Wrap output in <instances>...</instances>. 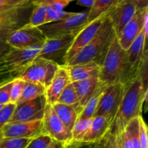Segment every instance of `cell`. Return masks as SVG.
<instances>
[{
  "label": "cell",
  "mask_w": 148,
  "mask_h": 148,
  "mask_svg": "<svg viewBox=\"0 0 148 148\" xmlns=\"http://www.w3.org/2000/svg\"><path fill=\"white\" fill-rule=\"evenodd\" d=\"M98 82V78H92L72 82L77 97L78 103L82 108H84L89 98L93 93Z\"/></svg>",
  "instance_id": "7402d4cb"
},
{
  "label": "cell",
  "mask_w": 148,
  "mask_h": 148,
  "mask_svg": "<svg viewBox=\"0 0 148 148\" xmlns=\"http://www.w3.org/2000/svg\"><path fill=\"white\" fill-rule=\"evenodd\" d=\"M125 86L121 84L108 85L100 99L93 117L103 116L110 123L114 121L124 94Z\"/></svg>",
  "instance_id": "ba28073f"
},
{
  "label": "cell",
  "mask_w": 148,
  "mask_h": 148,
  "mask_svg": "<svg viewBox=\"0 0 148 148\" xmlns=\"http://www.w3.org/2000/svg\"><path fill=\"white\" fill-rule=\"evenodd\" d=\"M115 1L116 0H95L92 6L88 12L87 24L106 13Z\"/></svg>",
  "instance_id": "d4e9b609"
},
{
  "label": "cell",
  "mask_w": 148,
  "mask_h": 148,
  "mask_svg": "<svg viewBox=\"0 0 148 148\" xmlns=\"http://www.w3.org/2000/svg\"><path fill=\"white\" fill-rule=\"evenodd\" d=\"M42 45L39 44L24 49L12 48L5 56L6 64L10 67L18 71H23L38 57Z\"/></svg>",
  "instance_id": "2e32d148"
},
{
  "label": "cell",
  "mask_w": 148,
  "mask_h": 148,
  "mask_svg": "<svg viewBox=\"0 0 148 148\" xmlns=\"http://www.w3.org/2000/svg\"><path fill=\"white\" fill-rule=\"evenodd\" d=\"M3 106H4V105H0V109H1Z\"/></svg>",
  "instance_id": "c3c4849f"
},
{
  "label": "cell",
  "mask_w": 148,
  "mask_h": 148,
  "mask_svg": "<svg viewBox=\"0 0 148 148\" xmlns=\"http://www.w3.org/2000/svg\"><path fill=\"white\" fill-rule=\"evenodd\" d=\"M17 0H0V7L14 4V3L17 2Z\"/></svg>",
  "instance_id": "f6af8a7d"
},
{
  "label": "cell",
  "mask_w": 148,
  "mask_h": 148,
  "mask_svg": "<svg viewBox=\"0 0 148 148\" xmlns=\"http://www.w3.org/2000/svg\"><path fill=\"white\" fill-rule=\"evenodd\" d=\"M32 3L33 8L27 25L31 27H38L44 25L47 4L46 0H35Z\"/></svg>",
  "instance_id": "cb8c5ba5"
},
{
  "label": "cell",
  "mask_w": 148,
  "mask_h": 148,
  "mask_svg": "<svg viewBox=\"0 0 148 148\" xmlns=\"http://www.w3.org/2000/svg\"><path fill=\"white\" fill-rule=\"evenodd\" d=\"M30 140V139L3 137L0 141V148H25Z\"/></svg>",
  "instance_id": "f1b7e54d"
},
{
  "label": "cell",
  "mask_w": 148,
  "mask_h": 148,
  "mask_svg": "<svg viewBox=\"0 0 148 148\" xmlns=\"http://www.w3.org/2000/svg\"><path fill=\"white\" fill-rule=\"evenodd\" d=\"M3 138V134H2V132H1V130H0V141H1V139Z\"/></svg>",
  "instance_id": "7dc6e473"
},
{
  "label": "cell",
  "mask_w": 148,
  "mask_h": 148,
  "mask_svg": "<svg viewBox=\"0 0 148 148\" xmlns=\"http://www.w3.org/2000/svg\"><path fill=\"white\" fill-rule=\"evenodd\" d=\"M147 90L144 89L138 75L125 86L124 94L117 114L111 123L108 133L113 135H121L129 123L140 117Z\"/></svg>",
  "instance_id": "7a4b0ae2"
},
{
  "label": "cell",
  "mask_w": 148,
  "mask_h": 148,
  "mask_svg": "<svg viewBox=\"0 0 148 148\" xmlns=\"http://www.w3.org/2000/svg\"><path fill=\"white\" fill-rule=\"evenodd\" d=\"M48 4L51 6L56 12H60L67 7L72 0H47Z\"/></svg>",
  "instance_id": "f35d334b"
},
{
  "label": "cell",
  "mask_w": 148,
  "mask_h": 148,
  "mask_svg": "<svg viewBox=\"0 0 148 148\" xmlns=\"http://www.w3.org/2000/svg\"><path fill=\"white\" fill-rule=\"evenodd\" d=\"M94 144L82 142H72L66 145L64 148H92Z\"/></svg>",
  "instance_id": "60d3db41"
},
{
  "label": "cell",
  "mask_w": 148,
  "mask_h": 148,
  "mask_svg": "<svg viewBox=\"0 0 148 148\" xmlns=\"http://www.w3.org/2000/svg\"><path fill=\"white\" fill-rule=\"evenodd\" d=\"M92 148H105V145H104V139H102L101 141L98 142V143H94Z\"/></svg>",
  "instance_id": "bcb514c9"
},
{
  "label": "cell",
  "mask_w": 148,
  "mask_h": 148,
  "mask_svg": "<svg viewBox=\"0 0 148 148\" xmlns=\"http://www.w3.org/2000/svg\"><path fill=\"white\" fill-rule=\"evenodd\" d=\"M3 137L33 139L44 134L43 121L28 122H9L2 129Z\"/></svg>",
  "instance_id": "9a60e30c"
},
{
  "label": "cell",
  "mask_w": 148,
  "mask_h": 148,
  "mask_svg": "<svg viewBox=\"0 0 148 148\" xmlns=\"http://www.w3.org/2000/svg\"><path fill=\"white\" fill-rule=\"evenodd\" d=\"M147 51H145L143 56V60L139 67L137 75L140 77L143 86L145 90H147V80H148V72H147Z\"/></svg>",
  "instance_id": "d6a6232c"
},
{
  "label": "cell",
  "mask_w": 148,
  "mask_h": 148,
  "mask_svg": "<svg viewBox=\"0 0 148 148\" xmlns=\"http://www.w3.org/2000/svg\"><path fill=\"white\" fill-rule=\"evenodd\" d=\"M116 37V35L108 18V15L91 41L64 66L94 62L101 66Z\"/></svg>",
  "instance_id": "277c9868"
},
{
  "label": "cell",
  "mask_w": 148,
  "mask_h": 148,
  "mask_svg": "<svg viewBox=\"0 0 148 148\" xmlns=\"http://www.w3.org/2000/svg\"><path fill=\"white\" fill-rule=\"evenodd\" d=\"M46 89L43 87L37 84L25 82L21 96L19 98L16 105H20L23 103L35 99L40 95H44Z\"/></svg>",
  "instance_id": "484cf974"
},
{
  "label": "cell",
  "mask_w": 148,
  "mask_h": 148,
  "mask_svg": "<svg viewBox=\"0 0 148 148\" xmlns=\"http://www.w3.org/2000/svg\"><path fill=\"white\" fill-rule=\"evenodd\" d=\"M47 101L45 94L35 99L16 105L10 122H28L43 120Z\"/></svg>",
  "instance_id": "30bf717a"
},
{
  "label": "cell",
  "mask_w": 148,
  "mask_h": 148,
  "mask_svg": "<svg viewBox=\"0 0 148 148\" xmlns=\"http://www.w3.org/2000/svg\"><path fill=\"white\" fill-rule=\"evenodd\" d=\"M57 13L59 17V20H65V19L69 18V17H70L71 16H72L75 14V12H66L64 10L58 12Z\"/></svg>",
  "instance_id": "7bdbcfd3"
},
{
  "label": "cell",
  "mask_w": 148,
  "mask_h": 148,
  "mask_svg": "<svg viewBox=\"0 0 148 148\" xmlns=\"http://www.w3.org/2000/svg\"><path fill=\"white\" fill-rule=\"evenodd\" d=\"M108 86V85H107L106 84L103 83L99 80V82L97 85L93 93L89 98L84 108H82V112L78 116L77 119L93 118L94 113H95V109L98 106L100 99H101V96L103 95L104 91L106 90Z\"/></svg>",
  "instance_id": "603a6c76"
},
{
  "label": "cell",
  "mask_w": 148,
  "mask_h": 148,
  "mask_svg": "<svg viewBox=\"0 0 148 148\" xmlns=\"http://www.w3.org/2000/svg\"><path fill=\"white\" fill-rule=\"evenodd\" d=\"M148 7L146 0H116L108 10V18L118 36L140 8Z\"/></svg>",
  "instance_id": "8992f818"
},
{
  "label": "cell",
  "mask_w": 148,
  "mask_h": 148,
  "mask_svg": "<svg viewBox=\"0 0 148 148\" xmlns=\"http://www.w3.org/2000/svg\"><path fill=\"white\" fill-rule=\"evenodd\" d=\"M108 10L106 13L97 18L94 21L85 25L79 30V33L76 35V36L74 38L73 42H72L70 48H69L66 56H65L64 65L66 64L72 58L75 57L91 41V40L93 38L94 36L98 32V29L101 27L103 20L108 15Z\"/></svg>",
  "instance_id": "7c38bea8"
},
{
  "label": "cell",
  "mask_w": 148,
  "mask_h": 148,
  "mask_svg": "<svg viewBox=\"0 0 148 148\" xmlns=\"http://www.w3.org/2000/svg\"><path fill=\"white\" fill-rule=\"evenodd\" d=\"M44 134L53 140L63 143L65 145L73 142L72 134L61 121L51 105L47 104L43 118Z\"/></svg>",
  "instance_id": "8fae6325"
},
{
  "label": "cell",
  "mask_w": 148,
  "mask_h": 148,
  "mask_svg": "<svg viewBox=\"0 0 148 148\" xmlns=\"http://www.w3.org/2000/svg\"><path fill=\"white\" fill-rule=\"evenodd\" d=\"M139 119V139L141 148H148L147 143V127L143 116H140Z\"/></svg>",
  "instance_id": "e575fe53"
},
{
  "label": "cell",
  "mask_w": 148,
  "mask_h": 148,
  "mask_svg": "<svg viewBox=\"0 0 148 148\" xmlns=\"http://www.w3.org/2000/svg\"><path fill=\"white\" fill-rule=\"evenodd\" d=\"M46 39V37L38 27L26 24L13 32L7 39V43L14 49H24L43 44Z\"/></svg>",
  "instance_id": "4fadbf2b"
},
{
  "label": "cell",
  "mask_w": 148,
  "mask_h": 148,
  "mask_svg": "<svg viewBox=\"0 0 148 148\" xmlns=\"http://www.w3.org/2000/svg\"><path fill=\"white\" fill-rule=\"evenodd\" d=\"M53 140L47 134H41L30 140L25 148H47Z\"/></svg>",
  "instance_id": "836d02e7"
},
{
  "label": "cell",
  "mask_w": 148,
  "mask_h": 148,
  "mask_svg": "<svg viewBox=\"0 0 148 148\" xmlns=\"http://www.w3.org/2000/svg\"><path fill=\"white\" fill-rule=\"evenodd\" d=\"M121 137L123 148H133L131 137H130V133L127 130H125L121 133Z\"/></svg>",
  "instance_id": "ab89813d"
},
{
  "label": "cell",
  "mask_w": 148,
  "mask_h": 148,
  "mask_svg": "<svg viewBox=\"0 0 148 148\" xmlns=\"http://www.w3.org/2000/svg\"><path fill=\"white\" fill-rule=\"evenodd\" d=\"M33 0H17V2L0 7V86L17 79L23 72L6 64L5 56L11 50L7 43L9 36L29 21Z\"/></svg>",
  "instance_id": "6da1fadb"
},
{
  "label": "cell",
  "mask_w": 148,
  "mask_h": 148,
  "mask_svg": "<svg viewBox=\"0 0 148 148\" xmlns=\"http://www.w3.org/2000/svg\"><path fill=\"white\" fill-rule=\"evenodd\" d=\"M56 103L67 106H76L79 104L72 82H70L65 87Z\"/></svg>",
  "instance_id": "83f0119b"
},
{
  "label": "cell",
  "mask_w": 148,
  "mask_h": 148,
  "mask_svg": "<svg viewBox=\"0 0 148 148\" xmlns=\"http://www.w3.org/2000/svg\"><path fill=\"white\" fill-rule=\"evenodd\" d=\"M137 75L129 62L127 51L120 46L116 37L101 67L99 80L107 85L126 86Z\"/></svg>",
  "instance_id": "3957f363"
},
{
  "label": "cell",
  "mask_w": 148,
  "mask_h": 148,
  "mask_svg": "<svg viewBox=\"0 0 148 148\" xmlns=\"http://www.w3.org/2000/svg\"><path fill=\"white\" fill-rule=\"evenodd\" d=\"M59 66L60 65L51 61L36 57L18 78L25 82L37 84L46 89L51 83Z\"/></svg>",
  "instance_id": "5b68a950"
},
{
  "label": "cell",
  "mask_w": 148,
  "mask_h": 148,
  "mask_svg": "<svg viewBox=\"0 0 148 148\" xmlns=\"http://www.w3.org/2000/svg\"><path fill=\"white\" fill-rule=\"evenodd\" d=\"M51 106L59 119L72 134L74 126L77 120L78 116L82 112V108L79 104L76 106H67L55 103Z\"/></svg>",
  "instance_id": "ffe728a7"
},
{
  "label": "cell",
  "mask_w": 148,
  "mask_h": 148,
  "mask_svg": "<svg viewBox=\"0 0 148 148\" xmlns=\"http://www.w3.org/2000/svg\"><path fill=\"white\" fill-rule=\"evenodd\" d=\"M110 123L103 116H95L92 118L90 127L82 138V143L94 144L101 141L108 132Z\"/></svg>",
  "instance_id": "44dd1931"
},
{
  "label": "cell",
  "mask_w": 148,
  "mask_h": 148,
  "mask_svg": "<svg viewBox=\"0 0 148 148\" xmlns=\"http://www.w3.org/2000/svg\"><path fill=\"white\" fill-rule=\"evenodd\" d=\"M148 19V7L140 8L131 20L126 25L121 33L116 36L119 44L127 51L132 42L142 32Z\"/></svg>",
  "instance_id": "5bb4252c"
},
{
  "label": "cell",
  "mask_w": 148,
  "mask_h": 148,
  "mask_svg": "<svg viewBox=\"0 0 148 148\" xmlns=\"http://www.w3.org/2000/svg\"><path fill=\"white\" fill-rule=\"evenodd\" d=\"M65 145L63 143H59V142H56L55 140H53L52 143L49 145V146L47 148H64Z\"/></svg>",
  "instance_id": "ee69618b"
},
{
  "label": "cell",
  "mask_w": 148,
  "mask_h": 148,
  "mask_svg": "<svg viewBox=\"0 0 148 148\" xmlns=\"http://www.w3.org/2000/svg\"><path fill=\"white\" fill-rule=\"evenodd\" d=\"M25 84V82L19 78H17L12 81L11 93H10V103L14 104L17 103L24 89Z\"/></svg>",
  "instance_id": "1f68e13d"
},
{
  "label": "cell",
  "mask_w": 148,
  "mask_h": 148,
  "mask_svg": "<svg viewBox=\"0 0 148 148\" xmlns=\"http://www.w3.org/2000/svg\"><path fill=\"white\" fill-rule=\"evenodd\" d=\"M92 118L77 119L72 131V140L74 142H81L82 138L90 127Z\"/></svg>",
  "instance_id": "4316f807"
},
{
  "label": "cell",
  "mask_w": 148,
  "mask_h": 148,
  "mask_svg": "<svg viewBox=\"0 0 148 148\" xmlns=\"http://www.w3.org/2000/svg\"><path fill=\"white\" fill-rule=\"evenodd\" d=\"M103 139L105 148H123L121 135L115 136L108 132Z\"/></svg>",
  "instance_id": "d590c367"
},
{
  "label": "cell",
  "mask_w": 148,
  "mask_h": 148,
  "mask_svg": "<svg viewBox=\"0 0 148 148\" xmlns=\"http://www.w3.org/2000/svg\"><path fill=\"white\" fill-rule=\"evenodd\" d=\"M75 36L76 35L70 34L46 38L42 45L38 57L51 61L62 66L64 65L65 56Z\"/></svg>",
  "instance_id": "9c48e42d"
},
{
  "label": "cell",
  "mask_w": 148,
  "mask_h": 148,
  "mask_svg": "<svg viewBox=\"0 0 148 148\" xmlns=\"http://www.w3.org/2000/svg\"><path fill=\"white\" fill-rule=\"evenodd\" d=\"M139 118V117H138ZM138 118L132 120L125 130L129 132L132 142L133 148H141L140 139H139V119Z\"/></svg>",
  "instance_id": "f546056e"
},
{
  "label": "cell",
  "mask_w": 148,
  "mask_h": 148,
  "mask_svg": "<svg viewBox=\"0 0 148 148\" xmlns=\"http://www.w3.org/2000/svg\"><path fill=\"white\" fill-rule=\"evenodd\" d=\"M147 23H146L141 33L127 50L129 62L131 65L132 69L136 74H137L138 72L145 52L147 51Z\"/></svg>",
  "instance_id": "e0dca14e"
},
{
  "label": "cell",
  "mask_w": 148,
  "mask_h": 148,
  "mask_svg": "<svg viewBox=\"0 0 148 148\" xmlns=\"http://www.w3.org/2000/svg\"><path fill=\"white\" fill-rule=\"evenodd\" d=\"M16 108V104L10 103L4 105L0 109V130L4 127L7 124H8L12 117L14 111Z\"/></svg>",
  "instance_id": "4dcf8cb0"
},
{
  "label": "cell",
  "mask_w": 148,
  "mask_h": 148,
  "mask_svg": "<svg viewBox=\"0 0 148 148\" xmlns=\"http://www.w3.org/2000/svg\"><path fill=\"white\" fill-rule=\"evenodd\" d=\"M12 81L0 86V105H7L10 103V93H11Z\"/></svg>",
  "instance_id": "8d00e7d4"
},
{
  "label": "cell",
  "mask_w": 148,
  "mask_h": 148,
  "mask_svg": "<svg viewBox=\"0 0 148 148\" xmlns=\"http://www.w3.org/2000/svg\"><path fill=\"white\" fill-rule=\"evenodd\" d=\"M46 4H47V7H46V17H45L44 25L59 21V15H58L57 12L55 10H53V7L48 4L47 0H46Z\"/></svg>",
  "instance_id": "74e56055"
},
{
  "label": "cell",
  "mask_w": 148,
  "mask_h": 148,
  "mask_svg": "<svg viewBox=\"0 0 148 148\" xmlns=\"http://www.w3.org/2000/svg\"><path fill=\"white\" fill-rule=\"evenodd\" d=\"M87 17L88 12H75L69 18L43 25L38 27V28L43 32L46 38L70 34L77 35L87 24Z\"/></svg>",
  "instance_id": "52a82bcc"
},
{
  "label": "cell",
  "mask_w": 148,
  "mask_h": 148,
  "mask_svg": "<svg viewBox=\"0 0 148 148\" xmlns=\"http://www.w3.org/2000/svg\"><path fill=\"white\" fill-rule=\"evenodd\" d=\"M95 0H78L77 1V4L82 7H85L87 8L90 9L93 4Z\"/></svg>",
  "instance_id": "b9f144b4"
},
{
  "label": "cell",
  "mask_w": 148,
  "mask_h": 148,
  "mask_svg": "<svg viewBox=\"0 0 148 148\" xmlns=\"http://www.w3.org/2000/svg\"><path fill=\"white\" fill-rule=\"evenodd\" d=\"M65 67L69 73L70 82H75L92 78L99 79L101 66L94 62H86L72 66H65Z\"/></svg>",
  "instance_id": "d6986e66"
},
{
  "label": "cell",
  "mask_w": 148,
  "mask_h": 148,
  "mask_svg": "<svg viewBox=\"0 0 148 148\" xmlns=\"http://www.w3.org/2000/svg\"><path fill=\"white\" fill-rule=\"evenodd\" d=\"M70 82L69 73L65 66H59L51 83L46 89V96L47 104L53 105L57 102L58 98L62 94L65 87Z\"/></svg>",
  "instance_id": "ac0fdd59"
}]
</instances>
